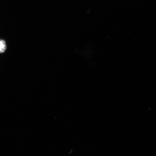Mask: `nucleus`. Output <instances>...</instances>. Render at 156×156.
Instances as JSON below:
<instances>
[{
    "instance_id": "nucleus-1",
    "label": "nucleus",
    "mask_w": 156,
    "mask_h": 156,
    "mask_svg": "<svg viewBox=\"0 0 156 156\" xmlns=\"http://www.w3.org/2000/svg\"><path fill=\"white\" fill-rule=\"evenodd\" d=\"M6 49L5 42L4 41L0 40V53H3Z\"/></svg>"
}]
</instances>
